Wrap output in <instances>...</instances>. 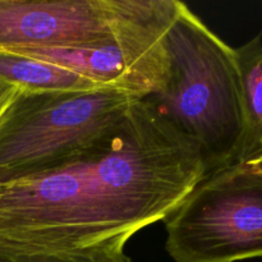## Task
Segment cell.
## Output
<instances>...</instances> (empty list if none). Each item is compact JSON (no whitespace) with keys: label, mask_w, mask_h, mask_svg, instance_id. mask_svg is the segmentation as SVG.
I'll return each mask as SVG.
<instances>
[{"label":"cell","mask_w":262,"mask_h":262,"mask_svg":"<svg viewBox=\"0 0 262 262\" xmlns=\"http://www.w3.org/2000/svg\"><path fill=\"white\" fill-rule=\"evenodd\" d=\"M206 174L199 145L140 99L82 154L0 184V246L74 250L129 241L164 222Z\"/></svg>","instance_id":"6da1fadb"},{"label":"cell","mask_w":262,"mask_h":262,"mask_svg":"<svg viewBox=\"0 0 262 262\" xmlns=\"http://www.w3.org/2000/svg\"><path fill=\"white\" fill-rule=\"evenodd\" d=\"M166 48L165 86L142 100L199 145L207 174L234 165L245 132L235 49L182 2Z\"/></svg>","instance_id":"7a4b0ae2"},{"label":"cell","mask_w":262,"mask_h":262,"mask_svg":"<svg viewBox=\"0 0 262 262\" xmlns=\"http://www.w3.org/2000/svg\"><path fill=\"white\" fill-rule=\"evenodd\" d=\"M138 97L114 89H20L0 115V184L55 168L114 129Z\"/></svg>","instance_id":"3957f363"},{"label":"cell","mask_w":262,"mask_h":262,"mask_svg":"<svg viewBox=\"0 0 262 262\" xmlns=\"http://www.w3.org/2000/svg\"><path fill=\"white\" fill-rule=\"evenodd\" d=\"M164 223L176 262L262 257V174L246 164L211 171Z\"/></svg>","instance_id":"277c9868"},{"label":"cell","mask_w":262,"mask_h":262,"mask_svg":"<svg viewBox=\"0 0 262 262\" xmlns=\"http://www.w3.org/2000/svg\"><path fill=\"white\" fill-rule=\"evenodd\" d=\"M178 5V0H120L114 35L107 40L14 54L58 64L105 89L145 99L165 86L169 67L166 36Z\"/></svg>","instance_id":"5b68a950"},{"label":"cell","mask_w":262,"mask_h":262,"mask_svg":"<svg viewBox=\"0 0 262 262\" xmlns=\"http://www.w3.org/2000/svg\"><path fill=\"white\" fill-rule=\"evenodd\" d=\"M119 10L120 0H0V53L102 42Z\"/></svg>","instance_id":"8992f818"},{"label":"cell","mask_w":262,"mask_h":262,"mask_svg":"<svg viewBox=\"0 0 262 262\" xmlns=\"http://www.w3.org/2000/svg\"><path fill=\"white\" fill-rule=\"evenodd\" d=\"M239 72L245 132L235 164L262 150V32L235 49Z\"/></svg>","instance_id":"52a82bcc"},{"label":"cell","mask_w":262,"mask_h":262,"mask_svg":"<svg viewBox=\"0 0 262 262\" xmlns=\"http://www.w3.org/2000/svg\"><path fill=\"white\" fill-rule=\"evenodd\" d=\"M0 78L31 92H76L105 89L72 69L14 53H0Z\"/></svg>","instance_id":"ba28073f"},{"label":"cell","mask_w":262,"mask_h":262,"mask_svg":"<svg viewBox=\"0 0 262 262\" xmlns=\"http://www.w3.org/2000/svg\"><path fill=\"white\" fill-rule=\"evenodd\" d=\"M125 238H114L74 250H36L0 246V262H133L125 253Z\"/></svg>","instance_id":"9c48e42d"},{"label":"cell","mask_w":262,"mask_h":262,"mask_svg":"<svg viewBox=\"0 0 262 262\" xmlns=\"http://www.w3.org/2000/svg\"><path fill=\"white\" fill-rule=\"evenodd\" d=\"M19 87L14 86V84L9 83V82L0 78V115H2L3 112L7 109L9 102L12 101L13 97L17 95V92L19 91Z\"/></svg>","instance_id":"30bf717a"},{"label":"cell","mask_w":262,"mask_h":262,"mask_svg":"<svg viewBox=\"0 0 262 262\" xmlns=\"http://www.w3.org/2000/svg\"><path fill=\"white\" fill-rule=\"evenodd\" d=\"M242 164H246L247 166H250V168L252 169V170H255L256 173L262 174V150L258 151L256 155H253L252 158L248 159L246 163Z\"/></svg>","instance_id":"8fae6325"}]
</instances>
